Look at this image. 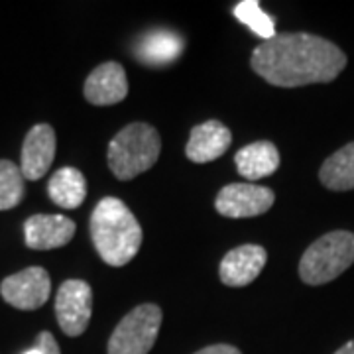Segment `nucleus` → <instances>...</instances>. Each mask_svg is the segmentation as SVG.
Returning <instances> with one entry per match:
<instances>
[{
    "label": "nucleus",
    "instance_id": "3",
    "mask_svg": "<svg viewBox=\"0 0 354 354\" xmlns=\"http://www.w3.org/2000/svg\"><path fill=\"white\" fill-rule=\"evenodd\" d=\"M160 152L162 140L158 130L146 122H132L109 144L106 160L116 179L130 181L156 165Z\"/></svg>",
    "mask_w": 354,
    "mask_h": 354
},
{
    "label": "nucleus",
    "instance_id": "5",
    "mask_svg": "<svg viewBox=\"0 0 354 354\" xmlns=\"http://www.w3.org/2000/svg\"><path fill=\"white\" fill-rule=\"evenodd\" d=\"M162 309L156 304L134 307L113 330L106 353L109 354H148L156 344L162 327Z\"/></svg>",
    "mask_w": 354,
    "mask_h": 354
},
{
    "label": "nucleus",
    "instance_id": "12",
    "mask_svg": "<svg viewBox=\"0 0 354 354\" xmlns=\"http://www.w3.org/2000/svg\"><path fill=\"white\" fill-rule=\"evenodd\" d=\"M55 158V130L50 124H36L24 138L20 169L28 181H38L48 174Z\"/></svg>",
    "mask_w": 354,
    "mask_h": 354
},
{
    "label": "nucleus",
    "instance_id": "11",
    "mask_svg": "<svg viewBox=\"0 0 354 354\" xmlns=\"http://www.w3.org/2000/svg\"><path fill=\"white\" fill-rule=\"evenodd\" d=\"M75 236V223L65 215H34L24 223L26 246L32 250L64 248Z\"/></svg>",
    "mask_w": 354,
    "mask_h": 354
},
{
    "label": "nucleus",
    "instance_id": "8",
    "mask_svg": "<svg viewBox=\"0 0 354 354\" xmlns=\"http://www.w3.org/2000/svg\"><path fill=\"white\" fill-rule=\"evenodd\" d=\"M276 195L270 187L256 183H230L218 191L215 207L218 215L228 218H250L272 209Z\"/></svg>",
    "mask_w": 354,
    "mask_h": 354
},
{
    "label": "nucleus",
    "instance_id": "1",
    "mask_svg": "<svg viewBox=\"0 0 354 354\" xmlns=\"http://www.w3.org/2000/svg\"><path fill=\"white\" fill-rule=\"evenodd\" d=\"M250 65L266 83L295 88L335 81L346 67V55L321 36L304 32L276 34L254 50Z\"/></svg>",
    "mask_w": 354,
    "mask_h": 354
},
{
    "label": "nucleus",
    "instance_id": "14",
    "mask_svg": "<svg viewBox=\"0 0 354 354\" xmlns=\"http://www.w3.org/2000/svg\"><path fill=\"white\" fill-rule=\"evenodd\" d=\"M234 164L244 179L258 181L278 171L279 152L272 142L260 140L241 148L234 156Z\"/></svg>",
    "mask_w": 354,
    "mask_h": 354
},
{
    "label": "nucleus",
    "instance_id": "23",
    "mask_svg": "<svg viewBox=\"0 0 354 354\" xmlns=\"http://www.w3.org/2000/svg\"><path fill=\"white\" fill-rule=\"evenodd\" d=\"M24 354H46V353H44V348H41L38 342H36V344H34V346H32L30 351H26Z\"/></svg>",
    "mask_w": 354,
    "mask_h": 354
},
{
    "label": "nucleus",
    "instance_id": "7",
    "mask_svg": "<svg viewBox=\"0 0 354 354\" xmlns=\"http://www.w3.org/2000/svg\"><path fill=\"white\" fill-rule=\"evenodd\" d=\"M51 279L41 266H30L18 274L2 279L0 295L8 305L20 311H36L50 299Z\"/></svg>",
    "mask_w": 354,
    "mask_h": 354
},
{
    "label": "nucleus",
    "instance_id": "20",
    "mask_svg": "<svg viewBox=\"0 0 354 354\" xmlns=\"http://www.w3.org/2000/svg\"><path fill=\"white\" fill-rule=\"evenodd\" d=\"M36 342H38L39 346L44 348V353L46 354H62V351H59V344H57L55 337L51 335L50 330H41V333L38 335V339H36Z\"/></svg>",
    "mask_w": 354,
    "mask_h": 354
},
{
    "label": "nucleus",
    "instance_id": "19",
    "mask_svg": "<svg viewBox=\"0 0 354 354\" xmlns=\"http://www.w3.org/2000/svg\"><path fill=\"white\" fill-rule=\"evenodd\" d=\"M234 16L264 41L276 36V22H274V18L270 14L262 10L258 0H242V2H239L234 6Z\"/></svg>",
    "mask_w": 354,
    "mask_h": 354
},
{
    "label": "nucleus",
    "instance_id": "16",
    "mask_svg": "<svg viewBox=\"0 0 354 354\" xmlns=\"http://www.w3.org/2000/svg\"><path fill=\"white\" fill-rule=\"evenodd\" d=\"M50 199L62 209H77L87 197V179L77 167H62L48 183Z\"/></svg>",
    "mask_w": 354,
    "mask_h": 354
},
{
    "label": "nucleus",
    "instance_id": "10",
    "mask_svg": "<svg viewBox=\"0 0 354 354\" xmlns=\"http://www.w3.org/2000/svg\"><path fill=\"white\" fill-rule=\"evenodd\" d=\"M266 262H268L266 248L258 244H242L239 248H232L223 258L218 276L228 288H244L250 286L260 276Z\"/></svg>",
    "mask_w": 354,
    "mask_h": 354
},
{
    "label": "nucleus",
    "instance_id": "4",
    "mask_svg": "<svg viewBox=\"0 0 354 354\" xmlns=\"http://www.w3.org/2000/svg\"><path fill=\"white\" fill-rule=\"evenodd\" d=\"M353 264L354 232L333 230L305 250L299 262V278L307 286H323L339 278Z\"/></svg>",
    "mask_w": 354,
    "mask_h": 354
},
{
    "label": "nucleus",
    "instance_id": "2",
    "mask_svg": "<svg viewBox=\"0 0 354 354\" xmlns=\"http://www.w3.org/2000/svg\"><path fill=\"white\" fill-rule=\"evenodd\" d=\"M91 239L104 264L120 268L134 260L142 246V227L116 197H104L91 215Z\"/></svg>",
    "mask_w": 354,
    "mask_h": 354
},
{
    "label": "nucleus",
    "instance_id": "22",
    "mask_svg": "<svg viewBox=\"0 0 354 354\" xmlns=\"http://www.w3.org/2000/svg\"><path fill=\"white\" fill-rule=\"evenodd\" d=\"M335 354H354V341H348L346 344H342Z\"/></svg>",
    "mask_w": 354,
    "mask_h": 354
},
{
    "label": "nucleus",
    "instance_id": "21",
    "mask_svg": "<svg viewBox=\"0 0 354 354\" xmlns=\"http://www.w3.org/2000/svg\"><path fill=\"white\" fill-rule=\"evenodd\" d=\"M195 354H242L236 346L232 344H225V342H218V344H211V346H205L201 351H197Z\"/></svg>",
    "mask_w": 354,
    "mask_h": 354
},
{
    "label": "nucleus",
    "instance_id": "15",
    "mask_svg": "<svg viewBox=\"0 0 354 354\" xmlns=\"http://www.w3.org/2000/svg\"><path fill=\"white\" fill-rule=\"evenodd\" d=\"M185 48L183 39L169 30H153L140 39L136 46V59L152 67L176 62Z\"/></svg>",
    "mask_w": 354,
    "mask_h": 354
},
{
    "label": "nucleus",
    "instance_id": "6",
    "mask_svg": "<svg viewBox=\"0 0 354 354\" xmlns=\"http://www.w3.org/2000/svg\"><path fill=\"white\" fill-rule=\"evenodd\" d=\"M93 315V290L85 279H67L55 295V317L67 337H79Z\"/></svg>",
    "mask_w": 354,
    "mask_h": 354
},
{
    "label": "nucleus",
    "instance_id": "9",
    "mask_svg": "<svg viewBox=\"0 0 354 354\" xmlns=\"http://www.w3.org/2000/svg\"><path fill=\"white\" fill-rule=\"evenodd\" d=\"M85 99L95 106H113L128 97V79L124 67L116 62L95 67L85 81Z\"/></svg>",
    "mask_w": 354,
    "mask_h": 354
},
{
    "label": "nucleus",
    "instance_id": "18",
    "mask_svg": "<svg viewBox=\"0 0 354 354\" xmlns=\"http://www.w3.org/2000/svg\"><path fill=\"white\" fill-rule=\"evenodd\" d=\"M26 195V177L10 160H0V211L18 207Z\"/></svg>",
    "mask_w": 354,
    "mask_h": 354
},
{
    "label": "nucleus",
    "instance_id": "13",
    "mask_svg": "<svg viewBox=\"0 0 354 354\" xmlns=\"http://www.w3.org/2000/svg\"><path fill=\"white\" fill-rule=\"evenodd\" d=\"M232 142V134L223 122L207 120L191 130L185 156L193 164H209L225 156Z\"/></svg>",
    "mask_w": 354,
    "mask_h": 354
},
{
    "label": "nucleus",
    "instance_id": "17",
    "mask_svg": "<svg viewBox=\"0 0 354 354\" xmlns=\"http://www.w3.org/2000/svg\"><path fill=\"white\" fill-rule=\"evenodd\" d=\"M319 179L330 191L354 189V142L342 146L323 162Z\"/></svg>",
    "mask_w": 354,
    "mask_h": 354
}]
</instances>
